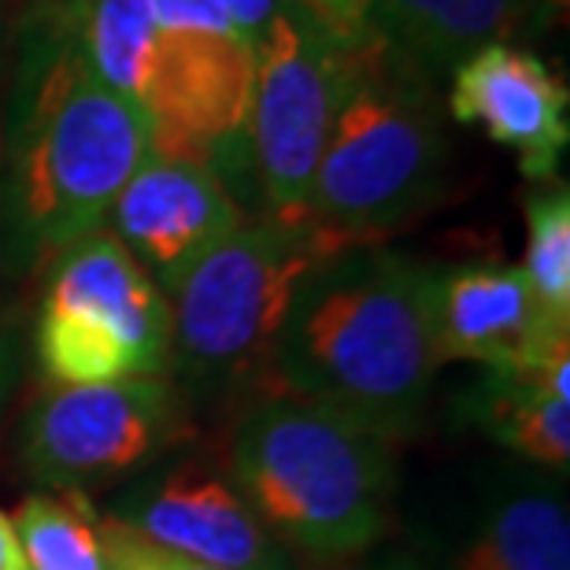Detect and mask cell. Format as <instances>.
Here are the masks:
<instances>
[{
	"label": "cell",
	"instance_id": "6da1fadb",
	"mask_svg": "<svg viewBox=\"0 0 570 570\" xmlns=\"http://www.w3.org/2000/svg\"><path fill=\"white\" fill-rule=\"evenodd\" d=\"M148 156L145 116L89 71L67 0H41L16 30L0 122V275L27 278L105 230Z\"/></svg>",
	"mask_w": 570,
	"mask_h": 570
},
{
	"label": "cell",
	"instance_id": "7a4b0ae2",
	"mask_svg": "<svg viewBox=\"0 0 570 570\" xmlns=\"http://www.w3.org/2000/svg\"><path fill=\"white\" fill-rule=\"evenodd\" d=\"M441 371L426 307V264L345 245L296 285L271 356L282 393L385 441L423 426Z\"/></svg>",
	"mask_w": 570,
	"mask_h": 570
},
{
	"label": "cell",
	"instance_id": "3957f363",
	"mask_svg": "<svg viewBox=\"0 0 570 570\" xmlns=\"http://www.w3.org/2000/svg\"><path fill=\"white\" fill-rule=\"evenodd\" d=\"M449 138L433 75L367 30L352 33L307 219L345 245H374L438 204Z\"/></svg>",
	"mask_w": 570,
	"mask_h": 570
},
{
	"label": "cell",
	"instance_id": "277c9868",
	"mask_svg": "<svg viewBox=\"0 0 570 570\" xmlns=\"http://www.w3.org/2000/svg\"><path fill=\"white\" fill-rule=\"evenodd\" d=\"M230 482L289 552L356 560L390 530L393 441L301 396H264L234 430Z\"/></svg>",
	"mask_w": 570,
	"mask_h": 570
},
{
	"label": "cell",
	"instance_id": "5b68a950",
	"mask_svg": "<svg viewBox=\"0 0 570 570\" xmlns=\"http://www.w3.org/2000/svg\"><path fill=\"white\" fill-rule=\"evenodd\" d=\"M337 248H345V242L312 219H245L167 296V374H178L197 390H226L271 374L296 285Z\"/></svg>",
	"mask_w": 570,
	"mask_h": 570
},
{
	"label": "cell",
	"instance_id": "8992f818",
	"mask_svg": "<svg viewBox=\"0 0 570 570\" xmlns=\"http://www.w3.org/2000/svg\"><path fill=\"white\" fill-rule=\"evenodd\" d=\"M33 356L49 385L167 379V296L108 230L78 237L49 259Z\"/></svg>",
	"mask_w": 570,
	"mask_h": 570
},
{
	"label": "cell",
	"instance_id": "52a82bcc",
	"mask_svg": "<svg viewBox=\"0 0 570 570\" xmlns=\"http://www.w3.org/2000/svg\"><path fill=\"white\" fill-rule=\"evenodd\" d=\"M352 33L323 11L296 4L253 49V108L248 153L259 215L307 219L315 170L334 122L345 45Z\"/></svg>",
	"mask_w": 570,
	"mask_h": 570
},
{
	"label": "cell",
	"instance_id": "ba28073f",
	"mask_svg": "<svg viewBox=\"0 0 570 570\" xmlns=\"http://www.w3.org/2000/svg\"><path fill=\"white\" fill-rule=\"evenodd\" d=\"M186 433V404L167 379L49 385L27 407L19 460L45 489L89 493L141 478Z\"/></svg>",
	"mask_w": 570,
	"mask_h": 570
},
{
	"label": "cell",
	"instance_id": "9c48e42d",
	"mask_svg": "<svg viewBox=\"0 0 570 570\" xmlns=\"http://www.w3.org/2000/svg\"><path fill=\"white\" fill-rule=\"evenodd\" d=\"M253 75V49L234 33L159 30L141 116L153 134V156L204 164L245 212L259 215L248 153Z\"/></svg>",
	"mask_w": 570,
	"mask_h": 570
},
{
	"label": "cell",
	"instance_id": "30bf717a",
	"mask_svg": "<svg viewBox=\"0 0 570 570\" xmlns=\"http://www.w3.org/2000/svg\"><path fill=\"white\" fill-rule=\"evenodd\" d=\"M119 527L219 570H296L293 552L237 493L230 474L178 460L130 478L105 511Z\"/></svg>",
	"mask_w": 570,
	"mask_h": 570
},
{
	"label": "cell",
	"instance_id": "8fae6325",
	"mask_svg": "<svg viewBox=\"0 0 570 570\" xmlns=\"http://www.w3.org/2000/svg\"><path fill=\"white\" fill-rule=\"evenodd\" d=\"M248 212L219 175L193 159L148 156L111 204L105 230L170 296L175 285L226 242Z\"/></svg>",
	"mask_w": 570,
	"mask_h": 570
},
{
	"label": "cell",
	"instance_id": "7c38bea8",
	"mask_svg": "<svg viewBox=\"0 0 570 570\" xmlns=\"http://www.w3.org/2000/svg\"><path fill=\"white\" fill-rule=\"evenodd\" d=\"M426 307L441 367H533L556 348L570 345V326L544 315L527 271L504 259L426 264Z\"/></svg>",
	"mask_w": 570,
	"mask_h": 570
},
{
	"label": "cell",
	"instance_id": "4fadbf2b",
	"mask_svg": "<svg viewBox=\"0 0 570 570\" xmlns=\"http://www.w3.org/2000/svg\"><path fill=\"white\" fill-rule=\"evenodd\" d=\"M449 111L463 127L511 148L530 181H556L570 145L567 86L538 52L511 41L482 45L452 67Z\"/></svg>",
	"mask_w": 570,
	"mask_h": 570
},
{
	"label": "cell",
	"instance_id": "5bb4252c",
	"mask_svg": "<svg viewBox=\"0 0 570 570\" xmlns=\"http://www.w3.org/2000/svg\"><path fill=\"white\" fill-rule=\"evenodd\" d=\"M552 0H334L345 33L367 30L423 71H452L482 45L541 27Z\"/></svg>",
	"mask_w": 570,
	"mask_h": 570
},
{
	"label": "cell",
	"instance_id": "9a60e30c",
	"mask_svg": "<svg viewBox=\"0 0 570 570\" xmlns=\"http://www.w3.org/2000/svg\"><path fill=\"white\" fill-rule=\"evenodd\" d=\"M455 423L541 471L570 463V345L533 367L482 371L455 401Z\"/></svg>",
	"mask_w": 570,
	"mask_h": 570
},
{
	"label": "cell",
	"instance_id": "2e32d148",
	"mask_svg": "<svg viewBox=\"0 0 570 570\" xmlns=\"http://www.w3.org/2000/svg\"><path fill=\"white\" fill-rule=\"evenodd\" d=\"M444 570H570V511L556 482L500 485L474 511Z\"/></svg>",
	"mask_w": 570,
	"mask_h": 570
},
{
	"label": "cell",
	"instance_id": "e0dca14e",
	"mask_svg": "<svg viewBox=\"0 0 570 570\" xmlns=\"http://www.w3.org/2000/svg\"><path fill=\"white\" fill-rule=\"evenodd\" d=\"M89 71L141 111L156 60V19L148 0H67Z\"/></svg>",
	"mask_w": 570,
	"mask_h": 570
},
{
	"label": "cell",
	"instance_id": "ac0fdd59",
	"mask_svg": "<svg viewBox=\"0 0 570 570\" xmlns=\"http://www.w3.org/2000/svg\"><path fill=\"white\" fill-rule=\"evenodd\" d=\"M27 570H108L100 511L86 493L45 489L11 519Z\"/></svg>",
	"mask_w": 570,
	"mask_h": 570
},
{
	"label": "cell",
	"instance_id": "d6986e66",
	"mask_svg": "<svg viewBox=\"0 0 570 570\" xmlns=\"http://www.w3.org/2000/svg\"><path fill=\"white\" fill-rule=\"evenodd\" d=\"M544 315L570 326V189L544 181L527 200V259L519 264Z\"/></svg>",
	"mask_w": 570,
	"mask_h": 570
},
{
	"label": "cell",
	"instance_id": "ffe728a7",
	"mask_svg": "<svg viewBox=\"0 0 570 570\" xmlns=\"http://www.w3.org/2000/svg\"><path fill=\"white\" fill-rule=\"evenodd\" d=\"M100 530H105L108 570H219V567L189 560V556H181V552H170L164 544L119 527V522L108 519L105 511H100Z\"/></svg>",
	"mask_w": 570,
	"mask_h": 570
},
{
	"label": "cell",
	"instance_id": "44dd1931",
	"mask_svg": "<svg viewBox=\"0 0 570 570\" xmlns=\"http://www.w3.org/2000/svg\"><path fill=\"white\" fill-rule=\"evenodd\" d=\"M148 8H153L156 30L164 33H234L215 0H148Z\"/></svg>",
	"mask_w": 570,
	"mask_h": 570
},
{
	"label": "cell",
	"instance_id": "7402d4cb",
	"mask_svg": "<svg viewBox=\"0 0 570 570\" xmlns=\"http://www.w3.org/2000/svg\"><path fill=\"white\" fill-rule=\"evenodd\" d=\"M296 4H304V0H215V8L223 11V19L230 22V30L248 49H256L264 41V33L282 16H289Z\"/></svg>",
	"mask_w": 570,
	"mask_h": 570
},
{
	"label": "cell",
	"instance_id": "603a6c76",
	"mask_svg": "<svg viewBox=\"0 0 570 570\" xmlns=\"http://www.w3.org/2000/svg\"><path fill=\"white\" fill-rule=\"evenodd\" d=\"M22 379V348H19V334L11 330V323L0 318V415L16 393V385Z\"/></svg>",
	"mask_w": 570,
	"mask_h": 570
},
{
	"label": "cell",
	"instance_id": "cb8c5ba5",
	"mask_svg": "<svg viewBox=\"0 0 570 570\" xmlns=\"http://www.w3.org/2000/svg\"><path fill=\"white\" fill-rule=\"evenodd\" d=\"M0 570H27L22 560V549L16 541V530H11V519L0 511Z\"/></svg>",
	"mask_w": 570,
	"mask_h": 570
},
{
	"label": "cell",
	"instance_id": "d4e9b609",
	"mask_svg": "<svg viewBox=\"0 0 570 570\" xmlns=\"http://www.w3.org/2000/svg\"><path fill=\"white\" fill-rule=\"evenodd\" d=\"M363 570H426V567H419L415 560H407V556H382V560L367 563Z\"/></svg>",
	"mask_w": 570,
	"mask_h": 570
},
{
	"label": "cell",
	"instance_id": "484cf974",
	"mask_svg": "<svg viewBox=\"0 0 570 570\" xmlns=\"http://www.w3.org/2000/svg\"><path fill=\"white\" fill-rule=\"evenodd\" d=\"M307 4L318 8V11H323V16H326L330 22H334V0H307ZM334 27H337V22H334Z\"/></svg>",
	"mask_w": 570,
	"mask_h": 570
},
{
	"label": "cell",
	"instance_id": "4316f807",
	"mask_svg": "<svg viewBox=\"0 0 570 570\" xmlns=\"http://www.w3.org/2000/svg\"><path fill=\"white\" fill-rule=\"evenodd\" d=\"M4 56H8V33L0 27V75H4Z\"/></svg>",
	"mask_w": 570,
	"mask_h": 570
},
{
	"label": "cell",
	"instance_id": "83f0119b",
	"mask_svg": "<svg viewBox=\"0 0 570 570\" xmlns=\"http://www.w3.org/2000/svg\"><path fill=\"white\" fill-rule=\"evenodd\" d=\"M552 4H567V0H552Z\"/></svg>",
	"mask_w": 570,
	"mask_h": 570
}]
</instances>
